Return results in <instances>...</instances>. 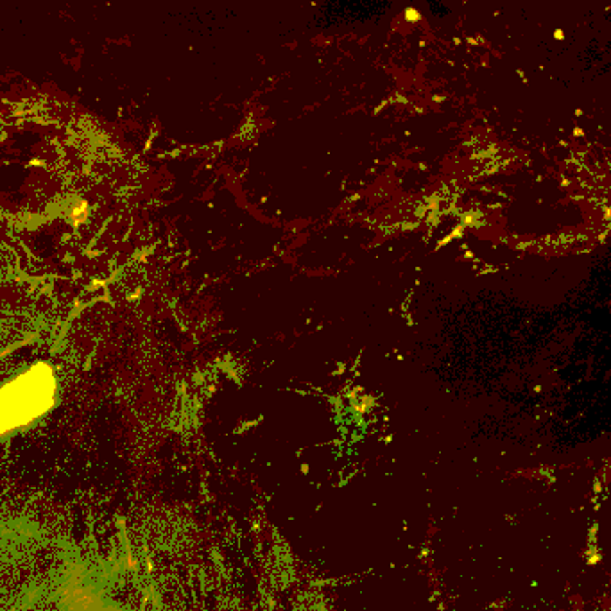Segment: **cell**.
<instances>
[{"instance_id": "cell-1", "label": "cell", "mask_w": 611, "mask_h": 611, "mask_svg": "<svg viewBox=\"0 0 611 611\" xmlns=\"http://www.w3.org/2000/svg\"><path fill=\"white\" fill-rule=\"evenodd\" d=\"M52 395V373L42 364L13 380L0 391V434L25 425L45 413Z\"/></svg>"}]
</instances>
